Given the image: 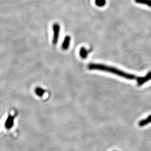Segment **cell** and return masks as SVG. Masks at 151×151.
Listing matches in <instances>:
<instances>
[{"label": "cell", "instance_id": "1", "mask_svg": "<svg viewBox=\"0 0 151 151\" xmlns=\"http://www.w3.org/2000/svg\"><path fill=\"white\" fill-rule=\"evenodd\" d=\"M88 69L90 70H99L101 71L110 72L119 76L122 77L123 78H125L128 80H134L136 78V77L133 75L127 73L117 68L101 64L90 63L88 65Z\"/></svg>", "mask_w": 151, "mask_h": 151}, {"label": "cell", "instance_id": "2", "mask_svg": "<svg viewBox=\"0 0 151 151\" xmlns=\"http://www.w3.org/2000/svg\"><path fill=\"white\" fill-rule=\"evenodd\" d=\"M53 38H52V44L54 45H56L58 42L59 34H60V25L58 23H55L53 25Z\"/></svg>", "mask_w": 151, "mask_h": 151}, {"label": "cell", "instance_id": "3", "mask_svg": "<svg viewBox=\"0 0 151 151\" xmlns=\"http://www.w3.org/2000/svg\"><path fill=\"white\" fill-rule=\"evenodd\" d=\"M16 117V115H9L5 123V126L7 129H10L12 128L14 124V121L15 118Z\"/></svg>", "mask_w": 151, "mask_h": 151}, {"label": "cell", "instance_id": "4", "mask_svg": "<svg viewBox=\"0 0 151 151\" xmlns=\"http://www.w3.org/2000/svg\"><path fill=\"white\" fill-rule=\"evenodd\" d=\"M151 80V71L147 75L145 76L144 77H139L137 78V84L139 86H142L145 82H148V81Z\"/></svg>", "mask_w": 151, "mask_h": 151}, {"label": "cell", "instance_id": "5", "mask_svg": "<svg viewBox=\"0 0 151 151\" xmlns=\"http://www.w3.org/2000/svg\"><path fill=\"white\" fill-rule=\"evenodd\" d=\"M70 41H71V37L69 36H66L63 40L62 44L61 45V48L62 50H67L70 45Z\"/></svg>", "mask_w": 151, "mask_h": 151}, {"label": "cell", "instance_id": "6", "mask_svg": "<svg viewBox=\"0 0 151 151\" xmlns=\"http://www.w3.org/2000/svg\"><path fill=\"white\" fill-rule=\"evenodd\" d=\"M88 51L85 47H82L80 50V55L82 59L87 58L88 56Z\"/></svg>", "mask_w": 151, "mask_h": 151}, {"label": "cell", "instance_id": "7", "mask_svg": "<svg viewBox=\"0 0 151 151\" xmlns=\"http://www.w3.org/2000/svg\"><path fill=\"white\" fill-rule=\"evenodd\" d=\"M150 123H151V115H150L146 119H143L141 121H140L139 123V126L142 127V126H144L147 125Z\"/></svg>", "mask_w": 151, "mask_h": 151}, {"label": "cell", "instance_id": "8", "mask_svg": "<svg viewBox=\"0 0 151 151\" xmlns=\"http://www.w3.org/2000/svg\"><path fill=\"white\" fill-rule=\"evenodd\" d=\"M35 94L39 97H42L45 94V90H44L41 88L37 87L35 90Z\"/></svg>", "mask_w": 151, "mask_h": 151}, {"label": "cell", "instance_id": "9", "mask_svg": "<svg viewBox=\"0 0 151 151\" xmlns=\"http://www.w3.org/2000/svg\"><path fill=\"white\" fill-rule=\"evenodd\" d=\"M135 2L137 3L145 5L151 7V0H135Z\"/></svg>", "mask_w": 151, "mask_h": 151}, {"label": "cell", "instance_id": "10", "mask_svg": "<svg viewBox=\"0 0 151 151\" xmlns=\"http://www.w3.org/2000/svg\"><path fill=\"white\" fill-rule=\"evenodd\" d=\"M95 2L99 7H103L106 5V0H95Z\"/></svg>", "mask_w": 151, "mask_h": 151}, {"label": "cell", "instance_id": "11", "mask_svg": "<svg viewBox=\"0 0 151 151\" xmlns=\"http://www.w3.org/2000/svg\"></svg>", "mask_w": 151, "mask_h": 151}]
</instances>
